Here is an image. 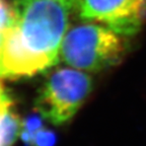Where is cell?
<instances>
[{"mask_svg":"<svg viewBox=\"0 0 146 146\" xmlns=\"http://www.w3.org/2000/svg\"><path fill=\"white\" fill-rule=\"evenodd\" d=\"M15 21L0 46V77L32 76L57 63L74 0H13Z\"/></svg>","mask_w":146,"mask_h":146,"instance_id":"obj_1","label":"cell"},{"mask_svg":"<svg viewBox=\"0 0 146 146\" xmlns=\"http://www.w3.org/2000/svg\"><path fill=\"white\" fill-rule=\"evenodd\" d=\"M124 51L118 34L103 25L84 23L66 32L60 57L78 70L98 71L118 63Z\"/></svg>","mask_w":146,"mask_h":146,"instance_id":"obj_2","label":"cell"},{"mask_svg":"<svg viewBox=\"0 0 146 146\" xmlns=\"http://www.w3.org/2000/svg\"><path fill=\"white\" fill-rule=\"evenodd\" d=\"M91 86V78L78 69H59L44 84L36 98V109L51 123L64 124L77 112Z\"/></svg>","mask_w":146,"mask_h":146,"instance_id":"obj_3","label":"cell"},{"mask_svg":"<svg viewBox=\"0 0 146 146\" xmlns=\"http://www.w3.org/2000/svg\"><path fill=\"white\" fill-rule=\"evenodd\" d=\"M82 21L104 23L120 36L138 33L146 19V0H78Z\"/></svg>","mask_w":146,"mask_h":146,"instance_id":"obj_4","label":"cell"},{"mask_svg":"<svg viewBox=\"0 0 146 146\" xmlns=\"http://www.w3.org/2000/svg\"><path fill=\"white\" fill-rule=\"evenodd\" d=\"M21 130V122L10 109L0 110V146H12Z\"/></svg>","mask_w":146,"mask_h":146,"instance_id":"obj_5","label":"cell"},{"mask_svg":"<svg viewBox=\"0 0 146 146\" xmlns=\"http://www.w3.org/2000/svg\"><path fill=\"white\" fill-rule=\"evenodd\" d=\"M56 142V136L53 132L42 128L36 131L33 136L27 141L29 146H53Z\"/></svg>","mask_w":146,"mask_h":146,"instance_id":"obj_6","label":"cell"},{"mask_svg":"<svg viewBox=\"0 0 146 146\" xmlns=\"http://www.w3.org/2000/svg\"><path fill=\"white\" fill-rule=\"evenodd\" d=\"M15 21L12 6H9L3 0H0V31L5 32L11 29Z\"/></svg>","mask_w":146,"mask_h":146,"instance_id":"obj_7","label":"cell"},{"mask_svg":"<svg viewBox=\"0 0 146 146\" xmlns=\"http://www.w3.org/2000/svg\"><path fill=\"white\" fill-rule=\"evenodd\" d=\"M11 107V102L0 83V110H7Z\"/></svg>","mask_w":146,"mask_h":146,"instance_id":"obj_8","label":"cell"},{"mask_svg":"<svg viewBox=\"0 0 146 146\" xmlns=\"http://www.w3.org/2000/svg\"><path fill=\"white\" fill-rule=\"evenodd\" d=\"M3 36H4V32H2V31H0V46H1V44H2Z\"/></svg>","mask_w":146,"mask_h":146,"instance_id":"obj_9","label":"cell"},{"mask_svg":"<svg viewBox=\"0 0 146 146\" xmlns=\"http://www.w3.org/2000/svg\"><path fill=\"white\" fill-rule=\"evenodd\" d=\"M75 1H76V5H77V1H78V0H75Z\"/></svg>","mask_w":146,"mask_h":146,"instance_id":"obj_10","label":"cell"}]
</instances>
